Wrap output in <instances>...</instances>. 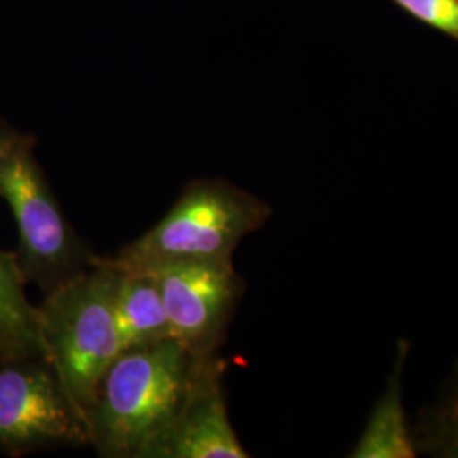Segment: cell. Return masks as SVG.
<instances>
[{"label":"cell","instance_id":"obj_1","mask_svg":"<svg viewBox=\"0 0 458 458\" xmlns=\"http://www.w3.org/2000/svg\"><path fill=\"white\" fill-rule=\"evenodd\" d=\"M206 359L174 340L123 352L102 377L89 411L90 446L104 458L140 457L181 408Z\"/></svg>","mask_w":458,"mask_h":458},{"label":"cell","instance_id":"obj_2","mask_svg":"<svg viewBox=\"0 0 458 458\" xmlns=\"http://www.w3.org/2000/svg\"><path fill=\"white\" fill-rule=\"evenodd\" d=\"M272 208L260 197L219 179L192 181L170 211L114 257L117 270H158L194 262H233L248 234L267 225Z\"/></svg>","mask_w":458,"mask_h":458},{"label":"cell","instance_id":"obj_3","mask_svg":"<svg viewBox=\"0 0 458 458\" xmlns=\"http://www.w3.org/2000/svg\"><path fill=\"white\" fill-rule=\"evenodd\" d=\"M119 277L117 268L98 257L89 270L43 295L36 306L43 353L85 420L102 377L123 353L115 323Z\"/></svg>","mask_w":458,"mask_h":458},{"label":"cell","instance_id":"obj_4","mask_svg":"<svg viewBox=\"0 0 458 458\" xmlns=\"http://www.w3.org/2000/svg\"><path fill=\"white\" fill-rule=\"evenodd\" d=\"M0 197L16 223V257L26 284L43 295L89 270L98 255L83 243L33 155V141L19 136L0 160Z\"/></svg>","mask_w":458,"mask_h":458},{"label":"cell","instance_id":"obj_5","mask_svg":"<svg viewBox=\"0 0 458 458\" xmlns=\"http://www.w3.org/2000/svg\"><path fill=\"white\" fill-rule=\"evenodd\" d=\"M90 445L87 420L45 357L0 361V454Z\"/></svg>","mask_w":458,"mask_h":458},{"label":"cell","instance_id":"obj_6","mask_svg":"<svg viewBox=\"0 0 458 458\" xmlns=\"http://www.w3.org/2000/svg\"><path fill=\"white\" fill-rule=\"evenodd\" d=\"M149 272L162 285L172 340L199 359L217 355L245 293L233 262L179 263Z\"/></svg>","mask_w":458,"mask_h":458},{"label":"cell","instance_id":"obj_7","mask_svg":"<svg viewBox=\"0 0 458 458\" xmlns=\"http://www.w3.org/2000/svg\"><path fill=\"white\" fill-rule=\"evenodd\" d=\"M225 374L219 353L202 361L181 408L138 458L250 457L229 420Z\"/></svg>","mask_w":458,"mask_h":458},{"label":"cell","instance_id":"obj_8","mask_svg":"<svg viewBox=\"0 0 458 458\" xmlns=\"http://www.w3.org/2000/svg\"><path fill=\"white\" fill-rule=\"evenodd\" d=\"M410 344L399 342L393 372L370 412L352 458H414L418 450L404 410V370Z\"/></svg>","mask_w":458,"mask_h":458},{"label":"cell","instance_id":"obj_9","mask_svg":"<svg viewBox=\"0 0 458 458\" xmlns=\"http://www.w3.org/2000/svg\"><path fill=\"white\" fill-rule=\"evenodd\" d=\"M115 323L123 352L149 348L172 340L162 285L155 272L119 270Z\"/></svg>","mask_w":458,"mask_h":458},{"label":"cell","instance_id":"obj_10","mask_svg":"<svg viewBox=\"0 0 458 458\" xmlns=\"http://www.w3.org/2000/svg\"><path fill=\"white\" fill-rule=\"evenodd\" d=\"M43 353L36 306L26 295V280L16 253L0 250V361Z\"/></svg>","mask_w":458,"mask_h":458},{"label":"cell","instance_id":"obj_11","mask_svg":"<svg viewBox=\"0 0 458 458\" xmlns=\"http://www.w3.org/2000/svg\"><path fill=\"white\" fill-rule=\"evenodd\" d=\"M411 429L418 455L458 458V363L438 397L418 412Z\"/></svg>","mask_w":458,"mask_h":458},{"label":"cell","instance_id":"obj_12","mask_svg":"<svg viewBox=\"0 0 458 458\" xmlns=\"http://www.w3.org/2000/svg\"><path fill=\"white\" fill-rule=\"evenodd\" d=\"M414 21L458 41V0H393Z\"/></svg>","mask_w":458,"mask_h":458},{"label":"cell","instance_id":"obj_13","mask_svg":"<svg viewBox=\"0 0 458 458\" xmlns=\"http://www.w3.org/2000/svg\"><path fill=\"white\" fill-rule=\"evenodd\" d=\"M17 138H19V134L7 130L5 126L0 124V160L5 157V153L16 143Z\"/></svg>","mask_w":458,"mask_h":458}]
</instances>
